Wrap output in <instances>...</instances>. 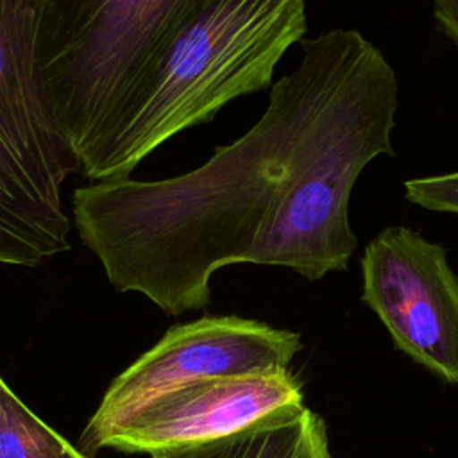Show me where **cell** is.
Listing matches in <instances>:
<instances>
[{"label": "cell", "instance_id": "cell-7", "mask_svg": "<svg viewBox=\"0 0 458 458\" xmlns=\"http://www.w3.org/2000/svg\"><path fill=\"white\" fill-rule=\"evenodd\" d=\"M302 403L301 383L288 370L208 377L177 388L106 438L102 449L157 453L231 435L243 426Z\"/></svg>", "mask_w": 458, "mask_h": 458}, {"label": "cell", "instance_id": "cell-9", "mask_svg": "<svg viewBox=\"0 0 458 458\" xmlns=\"http://www.w3.org/2000/svg\"><path fill=\"white\" fill-rule=\"evenodd\" d=\"M0 458H89L43 422L0 376Z\"/></svg>", "mask_w": 458, "mask_h": 458}, {"label": "cell", "instance_id": "cell-1", "mask_svg": "<svg viewBox=\"0 0 458 458\" xmlns=\"http://www.w3.org/2000/svg\"><path fill=\"white\" fill-rule=\"evenodd\" d=\"M301 48L258 122L200 166L73 191L79 238L118 292L181 315L209 304L211 276L227 265L286 267L310 281L347 268L352 188L370 161L395 154L397 79L354 29Z\"/></svg>", "mask_w": 458, "mask_h": 458}, {"label": "cell", "instance_id": "cell-8", "mask_svg": "<svg viewBox=\"0 0 458 458\" xmlns=\"http://www.w3.org/2000/svg\"><path fill=\"white\" fill-rule=\"evenodd\" d=\"M150 458H331L326 424L304 404L276 410L242 429Z\"/></svg>", "mask_w": 458, "mask_h": 458}, {"label": "cell", "instance_id": "cell-10", "mask_svg": "<svg viewBox=\"0 0 458 458\" xmlns=\"http://www.w3.org/2000/svg\"><path fill=\"white\" fill-rule=\"evenodd\" d=\"M404 199L428 211L458 215V172L408 179Z\"/></svg>", "mask_w": 458, "mask_h": 458}, {"label": "cell", "instance_id": "cell-5", "mask_svg": "<svg viewBox=\"0 0 458 458\" xmlns=\"http://www.w3.org/2000/svg\"><path fill=\"white\" fill-rule=\"evenodd\" d=\"M299 349L297 333L236 315L174 326L111 381L82 429L79 449L91 458L143 408L190 383L288 370Z\"/></svg>", "mask_w": 458, "mask_h": 458}, {"label": "cell", "instance_id": "cell-6", "mask_svg": "<svg viewBox=\"0 0 458 458\" xmlns=\"http://www.w3.org/2000/svg\"><path fill=\"white\" fill-rule=\"evenodd\" d=\"M361 301L397 349L458 385V276L444 245L404 225L379 231L361 258Z\"/></svg>", "mask_w": 458, "mask_h": 458}, {"label": "cell", "instance_id": "cell-4", "mask_svg": "<svg viewBox=\"0 0 458 458\" xmlns=\"http://www.w3.org/2000/svg\"><path fill=\"white\" fill-rule=\"evenodd\" d=\"M39 0H0V263L39 265L68 250L66 177L81 170L36 70Z\"/></svg>", "mask_w": 458, "mask_h": 458}, {"label": "cell", "instance_id": "cell-2", "mask_svg": "<svg viewBox=\"0 0 458 458\" xmlns=\"http://www.w3.org/2000/svg\"><path fill=\"white\" fill-rule=\"evenodd\" d=\"M308 32L304 0H202L174 30L81 157L91 181L125 179L184 129L263 91Z\"/></svg>", "mask_w": 458, "mask_h": 458}, {"label": "cell", "instance_id": "cell-11", "mask_svg": "<svg viewBox=\"0 0 458 458\" xmlns=\"http://www.w3.org/2000/svg\"><path fill=\"white\" fill-rule=\"evenodd\" d=\"M438 30L458 47V0H431Z\"/></svg>", "mask_w": 458, "mask_h": 458}, {"label": "cell", "instance_id": "cell-3", "mask_svg": "<svg viewBox=\"0 0 458 458\" xmlns=\"http://www.w3.org/2000/svg\"><path fill=\"white\" fill-rule=\"evenodd\" d=\"M202 0H39L36 70L79 156L174 30Z\"/></svg>", "mask_w": 458, "mask_h": 458}]
</instances>
